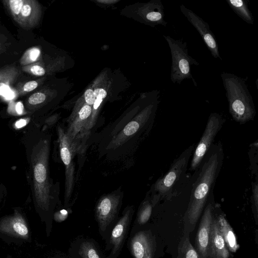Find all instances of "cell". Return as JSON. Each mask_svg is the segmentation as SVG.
I'll use <instances>...</instances> for the list:
<instances>
[{
  "label": "cell",
  "instance_id": "11",
  "mask_svg": "<svg viewBox=\"0 0 258 258\" xmlns=\"http://www.w3.org/2000/svg\"><path fill=\"white\" fill-rule=\"evenodd\" d=\"M213 197V191L208 199L196 236V250L203 258L208 257L211 226L214 218Z\"/></svg>",
  "mask_w": 258,
  "mask_h": 258
},
{
  "label": "cell",
  "instance_id": "10",
  "mask_svg": "<svg viewBox=\"0 0 258 258\" xmlns=\"http://www.w3.org/2000/svg\"><path fill=\"white\" fill-rule=\"evenodd\" d=\"M123 191L121 187L107 194L102 195L96 206V216L102 230L113 221L121 206Z\"/></svg>",
  "mask_w": 258,
  "mask_h": 258
},
{
  "label": "cell",
  "instance_id": "24",
  "mask_svg": "<svg viewBox=\"0 0 258 258\" xmlns=\"http://www.w3.org/2000/svg\"><path fill=\"white\" fill-rule=\"evenodd\" d=\"M84 97L87 104L90 106L93 105L96 99L94 91L91 89H87L85 92Z\"/></svg>",
  "mask_w": 258,
  "mask_h": 258
},
{
  "label": "cell",
  "instance_id": "14",
  "mask_svg": "<svg viewBox=\"0 0 258 258\" xmlns=\"http://www.w3.org/2000/svg\"><path fill=\"white\" fill-rule=\"evenodd\" d=\"M208 254L210 258H228L230 255L214 216L211 226Z\"/></svg>",
  "mask_w": 258,
  "mask_h": 258
},
{
  "label": "cell",
  "instance_id": "20",
  "mask_svg": "<svg viewBox=\"0 0 258 258\" xmlns=\"http://www.w3.org/2000/svg\"><path fill=\"white\" fill-rule=\"evenodd\" d=\"M155 205L153 199L148 196L141 204L138 214V221L139 224H144L149 219Z\"/></svg>",
  "mask_w": 258,
  "mask_h": 258
},
{
  "label": "cell",
  "instance_id": "26",
  "mask_svg": "<svg viewBox=\"0 0 258 258\" xmlns=\"http://www.w3.org/2000/svg\"><path fill=\"white\" fill-rule=\"evenodd\" d=\"M31 72L35 75L43 76L45 74L44 69L39 66H34L31 68Z\"/></svg>",
  "mask_w": 258,
  "mask_h": 258
},
{
  "label": "cell",
  "instance_id": "6",
  "mask_svg": "<svg viewBox=\"0 0 258 258\" xmlns=\"http://www.w3.org/2000/svg\"><path fill=\"white\" fill-rule=\"evenodd\" d=\"M59 154L65 169L64 206L67 207L72 197L75 183V167L73 158L76 153L70 144L65 129L57 128Z\"/></svg>",
  "mask_w": 258,
  "mask_h": 258
},
{
  "label": "cell",
  "instance_id": "15",
  "mask_svg": "<svg viewBox=\"0 0 258 258\" xmlns=\"http://www.w3.org/2000/svg\"><path fill=\"white\" fill-rule=\"evenodd\" d=\"M131 247L135 258H153V241L145 232H140L134 237Z\"/></svg>",
  "mask_w": 258,
  "mask_h": 258
},
{
  "label": "cell",
  "instance_id": "25",
  "mask_svg": "<svg viewBox=\"0 0 258 258\" xmlns=\"http://www.w3.org/2000/svg\"><path fill=\"white\" fill-rule=\"evenodd\" d=\"M38 86V83L35 81H31L26 83L24 87V90L26 92H30L34 90Z\"/></svg>",
  "mask_w": 258,
  "mask_h": 258
},
{
  "label": "cell",
  "instance_id": "4",
  "mask_svg": "<svg viewBox=\"0 0 258 258\" xmlns=\"http://www.w3.org/2000/svg\"><path fill=\"white\" fill-rule=\"evenodd\" d=\"M221 78L228 102L229 111L233 119L240 124L253 120L256 111L245 81L227 72L222 73Z\"/></svg>",
  "mask_w": 258,
  "mask_h": 258
},
{
  "label": "cell",
  "instance_id": "5",
  "mask_svg": "<svg viewBox=\"0 0 258 258\" xmlns=\"http://www.w3.org/2000/svg\"><path fill=\"white\" fill-rule=\"evenodd\" d=\"M170 48L171 55L170 79L173 83H180L185 79H191L195 86L197 83L191 73V66L199 63L188 52L187 43L163 35Z\"/></svg>",
  "mask_w": 258,
  "mask_h": 258
},
{
  "label": "cell",
  "instance_id": "8",
  "mask_svg": "<svg viewBox=\"0 0 258 258\" xmlns=\"http://www.w3.org/2000/svg\"><path fill=\"white\" fill-rule=\"evenodd\" d=\"M224 122L222 116L218 113H212L207 122L204 133L194 151L190 170L199 167L205 155L211 147L215 138Z\"/></svg>",
  "mask_w": 258,
  "mask_h": 258
},
{
  "label": "cell",
  "instance_id": "9",
  "mask_svg": "<svg viewBox=\"0 0 258 258\" xmlns=\"http://www.w3.org/2000/svg\"><path fill=\"white\" fill-rule=\"evenodd\" d=\"M91 106L83 105L76 116L70 119L66 134L76 154H83L85 151L84 133L92 113Z\"/></svg>",
  "mask_w": 258,
  "mask_h": 258
},
{
  "label": "cell",
  "instance_id": "7",
  "mask_svg": "<svg viewBox=\"0 0 258 258\" xmlns=\"http://www.w3.org/2000/svg\"><path fill=\"white\" fill-rule=\"evenodd\" d=\"M194 149L192 145L174 160L168 172L158 179L153 186V191L160 197L169 195L174 185L186 171L189 159Z\"/></svg>",
  "mask_w": 258,
  "mask_h": 258
},
{
  "label": "cell",
  "instance_id": "27",
  "mask_svg": "<svg viewBox=\"0 0 258 258\" xmlns=\"http://www.w3.org/2000/svg\"><path fill=\"white\" fill-rule=\"evenodd\" d=\"M96 99H102L105 98L107 95L106 91L102 88H97L94 91Z\"/></svg>",
  "mask_w": 258,
  "mask_h": 258
},
{
  "label": "cell",
  "instance_id": "3",
  "mask_svg": "<svg viewBox=\"0 0 258 258\" xmlns=\"http://www.w3.org/2000/svg\"><path fill=\"white\" fill-rule=\"evenodd\" d=\"M49 140H40L33 149L31 159L34 198L37 206L45 211L48 210L55 194L49 175Z\"/></svg>",
  "mask_w": 258,
  "mask_h": 258
},
{
  "label": "cell",
  "instance_id": "22",
  "mask_svg": "<svg viewBox=\"0 0 258 258\" xmlns=\"http://www.w3.org/2000/svg\"><path fill=\"white\" fill-rule=\"evenodd\" d=\"M46 96L42 93H36L32 95L29 98V103L32 105L40 104L45 100Z\"/></svg>",
  "mask_w": 258,
  "mask_h": 258
},
{
  "label": "cell",
  "instance_id": "16",
  "mask_svg": "<svg viewBox=\"0 0 258 258\" xmlns=\"http://www.w3.org/2000/svg\"><path fill=\"white\" fill-rule=\"evenodd\" d=\"M133 214V206L126 207L123 215L112 230L111 242L113 246V251L114 252L119 250L120 246L122 243Z\"/></svg>",
  "mask_w": 258,
  "mask_h": 258
},
{
  "label": "cell",
  "instance_id": "19",
  "mask_svg": "<svg viewBox=\"0 0 258 258\" xmlns=\"http://www.w3.org/2000/svg\"><path fill=\"white\" fill-rule=\"evenodd\" d=\"M177 258H203L189 240V233L184 232L178 248Z\"/></svg>",
  "mask_w": 258,
  "mask_h": 258
},
{
  "label": "cell",
  "instance_id": "32",
  "mask_svg": "<svg viewBox=\"0 0 258 258\" xmlns=\"http://www.w3.org/2000/svg\"><path fill=\"white\" fill-rule=\"evenodd\" d=\"M10 90L9 87L3 83H0V95L5 96Z\"/></svg>",
  "mask_w": 258,
  "mask_h": 258
},
{
  "label": "cell",
  "instance_id": "29",
  "mask_svg": "<svg viewBox=\"0 0 258 258\" xmlns=\"http://www.w3.org/2000/svg\"><path fill=\"white\" fill-rule=\"evenodd\" d=\"M67 215V212L65 210H62L54 214V219L57 221L63 220Z\"/></svg>",
  "mask_w": 258,
  "mask_h": 258
},
{
  "label": "cell",
  "instance_id": "1",
  "mask_svg": "<svg viewBox=\"0 0 258 258\" xmlns=\"http://www.w3.org/2000/svg\"><path fill=\"white\" fill-rule=\"evenodd\" d=\"M159 97L158 94L136 118L105 130L99 139V155L112 161H125L131 158L152 127Z\"/></svg>",
  "mask_w": 258,
  "mask_h": 258
},
{
  "label": "cell",
  "instance_id": "34",
  "mask_svg": "<svg viewBox=\"0 0 258 258\" xmlns=\"http://www.w3.org/2000/svg\"><path fill=\"white\" fill-rule=\"evenodd\" d=\"M16 110L18 114H22L24 110L23 104L21 102H18L16 105Z\"/></svg>",
  "mask_w": 258,
  "mask_h": 258
},
{
  "label": "cell",
  "instance_id": "33",
  "mask_svg": "<svg viewBox=\"0 0 258 258\" xmlns=\"http://www.w3.org/2000/svg\"><path fill=\"white\" fill-rule=\"evenodd\" d=\"M27 123V120L24 119H20L16 122L15 126L17 128H19L25 126Z\"/></svg>",
  "mask_w": 258,
  "mask_h": 258
},
{
  "label": "cell",
  "instance_id": "21",
  "mask_svg": "<svg viewBox=\"0 0 258 258\" xmlns=\"http://www.w3.org/2000/svg\"><path fill=\"white\" fill-rule=\"evenodd\" d=\"M252 185V200L254 206V215L256 220L258 211V182L257 177L254 183H253Z\"/></svg>",
  "mask_w": 258,
  "mask_h": 258
},
{
  "label": "cell",
  "instance_id": "23",
  "mask_svg": "<svg viewBox=\"0 0 258 258\" xmlns=\"http://www.w3.org/2000/svg\"><path fill=\"white\" fill-rule=\"evenodd\" d=\"M24 5L22 0H11L10 1V6L13 12L15 14H19Z\"/></svg>",
  "mask_w": 258,
  "mask_h": 258
},
{
  "label": "cell",
  "instance_id": "2",
  "mask_svg": "<svg viewBox=\"0 0 258 258\" xmlns=\"http://www.w3.org/2000/svg\"><path fill=\"white\" fill-rule=\"evenodd\" d=\"M223 154L221 144L212 145L205 155L199 176L192 189L190 199L184 216V232L195 228L214 186L222 164Z\"/></svg>",
  "mask_w": 258,
  "mask_h": 258
},
{
  "label": "cell",
  "instance_id": "12",
  "mask_svg": "<svg viewBox=\"0 0 258 258\" xmlns=\"http://www.w3.org/2000/svg\"><path fill=\"white\" fill-rule=\"evenodd\" d=\"M180 10L188 22L199 33L212 55L215 58L222 60L219 54L218 43L208 23L183 4L180 6Z\"/></svg>",
  "mask_w": 258,
  "mask_h": 258
},
{
  "label": "cell",
  "instance_id": "30",
  "mask_svg": "<svg viewBox=\"0 0 258 258\" xmlns=\"http://www.w3.org/2000/svg\"><path fill=\"white\" fill-rule=\"evenodd\" d=\"M31 12V8L29 5H24L21 11V14L24 17L29 16Z\"/></svg>",
  "mask_w": 258,
  "mask_h": 258
},
{
  "label": "cell",
  "instance_id": "28",
  "mask_svg": "<svg viewBox=\"0 0 258 258\" xmlns=\"http://www.w3.org/2000/svg\"><path fill=\"white\" fill-rule=\"evenodd\" d=\"M40 54V50L37 48H34L30 51L29 57L31 60L35 61Z\"/></svg>",
  "mask_w": 258,
  "mask_h": 258
},
{
  "label": "cell",
  "instance_id": "17",
  "mask_svg": "<svg viewBox=\"0 0 258 258\" xmlns=\"http://www.w3.org/2000/svg\"><path fill=\"white\" fill-rule=\"evenodd\" d=\"M219 230L229 250L235 252L239 248L236 236L230 225L228 223L225 215L220 214L216 218Z\"/></svg>",
  "mask_w": 258,
  "mask_h": 258
},
{
  "label": "cell",
  "instance_id": "18",
  "mask_svg": "<svg viewBox=\"0 0 258 258\" xmlns=\"http://www.w3.org/2000/svg\"><path fill=\"white\" fill-rule=\"evenodd\" d=\"M233 12L248 24H254V18L248 7V1L245 0H226Z\"/></svg>",
  "mask_w": 258,
  "mask_h": 258
},
{
  "label": "cell",
  "instance_id": "31",
  "mask_svg": "<svg viewBox=\"0 0 258 258\" xmlns=\"http://www.w3.org/2000/svg\"><path fill=\"white\" fill-rule=\"evenodd\" d=\"M87 258H100L96 250L93 248H89L86 252Z\"/></svg>",
  "mask_w": 258,
  "mask_h": 258
},
{
  "label": "cell",
  "instance_id": "13",
  "mask_svg": "<svg viewBox=\"0 0 258 258\" xmlns=\"http://www.w3.org/2000/svg\"><path fill=\"white\" fill-rule=\"evenodd\" d=\"M0 232L16 237L26 239L29 237V229L26 221L18 211L7 216L0 221Z\"/></svg>",
  "mask_w": 258,
  "mask_h": 258
}]
</instances>
